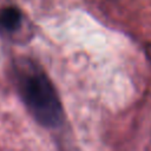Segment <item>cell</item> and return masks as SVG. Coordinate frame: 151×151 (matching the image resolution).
Returning a JSON list of instances; mask_svg holds the SVG:
<instances>
[{
	"label": "cell",
	"instance_id": "1",
	"mask_svg": "<svg viewBox=\"0 0 151 151\" xmlns=\"http://www.w3.org/2000/svg\"><path fill=\"white\" fill-rule=\"evenodd\" d=\"M18 78L20 96L33 117L48 127L59 125L63 122V107L48 77L42 71L31 67L21 71Z\"/></svg>",
	"mask_w": 151,
	"mask_h": 151
},
{
	"label": "cell",
	"instance_id": "2",
	"mask_svg": "<svg viewBox=\"0 0 151 151\" xmlns=\"http://www.w3.org/2000/svg\"><path fill=\"white\" fill-rule=\"evenodd\" d=\"M21 22V14L15 7H6L0 12V26L6 31H15Z\"/></svg>",
	"mask_w": 151,
	"mask_h": 151
}]
</instances>
